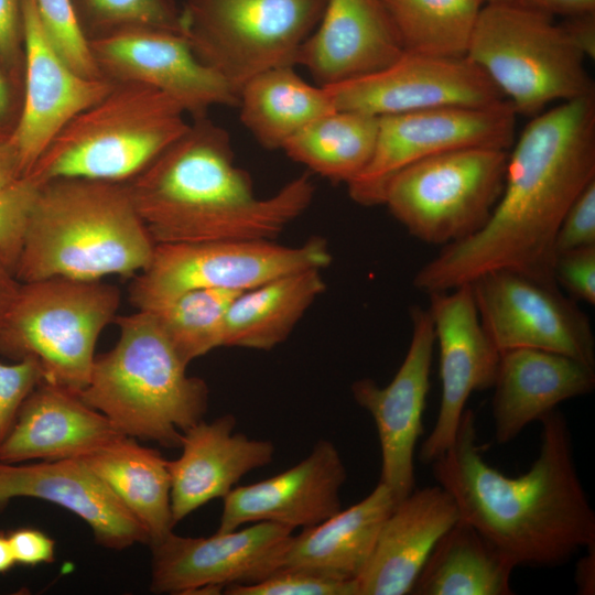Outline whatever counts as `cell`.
Instances as JSON below:
<instances>
[{"mask_svg": "<svg viewBox=\"0 0 595 595\" xmlns=\"http://www.w3.org/2000/svg\"><path fill=\"white\" fill-rule=\"evenodd\" d=\"M466 56L516 113L534 117L555 101L595 95L585 56L553 17L518 1L484 4Z\"/></svg>", "mask_w": 595, "mask_h": 595, "instance_id": "cell-7", "label": "cell"}, {"mask_svg": "<svg viewBox=\"0 0 595 595\" xmlns=\"http://www.w3.org/2000/svg\"><path fill=\"white\" fill-rule=\"evenodd\" d=\"M396 504L390 488L379 482L357 504L293 536L282 567H303L336 578L356 581Z\"/></svg>", "mask_w": 595, "mask_h": 595, "instance_id": "cell-27", "label": "cell"}, {"mask_svg": "<svg viewBox=\"0 0 595 595\" xmlns=\"http://www.w3.org/2000/svg\"><path fill=\"white\" fill-rule=\"evenodd\" d=\"M154 248L125 182L56 178L41 186L14 272L22 283L130 277Z\"/></svg>", "mask_w": 595, "mask_h": 595, "instance_id": "cell-4", "label": "cell"}, {"mask_svg": "<svg viewBox=\"0 0 595 595\" xmlns=\"http://www.w3.org/2000/svg\"><path fill=\"white\" fill-rule=\"evenodd\" d=\"M80 458L145 528L149 545L173 531L169 459L159 451L122 435Z\"/></svg>", "mask_w": 595, "mask_h": 595, "instance_id": "cell-29", "label": "cell"}, {"mask_svg": "<svg viewBox=\"0 0 595 595\" xmlns=\"http://www.w3.org/2000/svg\"><path fill=\"white\" fill-rule=\"evenodd\" d=\"M122 435L78 393L43 380L24 400L0 444V462L80 458Z\"/></svg>", "mask_w": 595, "mask_h": 595, "instance_id": "cell-26", "label": "cell"}, {"mask_svg": "<svg viewBox=\"0 0 595 595\" xmlns=\"http://www.w3.org/2000/svg\"><path fill=\"white\" fill-rule=\"evenodd\" d=\"M240 293L224 289L191 290L147 311L188 366L194 359L223 347L226 314Z\"/></svg>", "mask_w": 595, "mask_h": 595, "instance_id": "cell-34", "label": "cell"}, {"mask_svg": "<svg viewBox=\"0 0 595 595\" xmlns=\"http://www.w3.org/2000/svg\"><path fill=\"white\" fill-rule=\"evenodd\" d=\"M9 105V94L6 82L0 74V117L6 112Z\"/></svg>", "mask_w": 595, "mask_h": 595, "instance_id": "cell-50", "label": "cell"}, {"mask_svg": "<svg viewBox=\"0 0 595 595\" xmlns=\"http://www.w3.org/2000/svg\"><path fill=\"white\" fill-rule=\"evenodd\" d=\"M552 274L572 300L595 304V246L556 255Z\"/></svg>", "mask_w": 595, "mask_h": 595, "instance_id": "cell-40", "label": "cell"}, {"mask_svg": "<svg viewBox=\"0 0 595 595\" xmlns=\"http://www.w3.org/2000/svg\"><path fill=\"white\" fill-rule=\"evenodd\" d=\"M186 115L153 87L118 82L62 129L29 174L42 183L127 182L187 131Z\"/></svg>", "mask_w": 595, "mask_h": 595, "instance_id": "cell-6", "label": "cell"}, {"mask_svg": "<svg viewBox=\"0 0 595 595\" xmlns=\"http://www.w3.org/2000/svg\"><path fill=\"white\" fill-rule=\"evenodd\" d=\"M410 316L411 340L392 380L383 387L370 378L351 385L355 401L370 413L377 428L381 448L379 482L390 488L397 501L414 489V451L423 430L435 345L428 309L413 306Z\"/></svg>", "mask_w": 595, "mask_h": 595, "instance_id": "cell-17", "label": "cell"}, {"mask_svg": "<svg viewBox=\"0 0 595 595\" xmlns=\"http://www.w3.org/2000/svg\"><path fill=\"white\" fill-rule=\"evenodd\" d=\"M509 150L473 147L407 166L388 183L382 205L426 244L446 246L478 231L505 184Z\"/></svg>", "mask_w": 595, "mask_h": 595, "instance_id": "cell-10", "label": "cell"}, {"mask_svg": "<svg viewBox=\"0 0 595 595\" xmlns=\"http://www.w3.org/2000/svg\"><path fill=\"white\" fill-rule=\"evenodd\" d=\"M15 560L11 550L8 536L0 531V573L8 572L14 566Z\"/></svg>", "mask_w": 595, "mask_h": 595, "instance_id": "cell-49", "label": "cell"}, {"mask_svg": "<svg viewBox=\"0 0 595 595\" xmlns=\"http://www.w3.org/2000/svg\"><path fill=\"white\" fill-rule=\"evenodd\" d=\"M43 380V370L33 358L0 363V444L12 429L24 400Z\"/></svg>", "mask_w": 595, "mask_h": 595, "instance_id": "cell-39", "label": "cell"}, {"mask_svg": "<svg viewBox=\"0 0 595 595\" xmlns=\"http://www.w3.org/2000/svg\"><path fill=\"white\" fill-rule=\"evenodd\" d=\"M43 184L33 175L26 174L0 191V255L13 271Z\"/></svg>", "mask_w": 595, "mask_h": 595, "instance_id": "cell-38", "label": "cell"}, {"mask_svg": "<svg viewBox=\"0 0 595 595\" xmlns=\"http://www.w3.org/2000/svg\"><path fill=\"white\" fill-rule=\"evenodd\" d=\"M322 269H305L237 295L228 307L223 346L270 350L283 343L325 291Z\"/></svg>", "mask_w": 595, "mask_h": 595, "instance_id": "cell-28", "label": "cell"}, {"mask_svg": "<svg viewBox=\"0 0 595 595\" xmlns=\"http://www.w3.org/2000/svg\"><path fill=\"white\" fill-rule=\"evenodd\" d=\"M516 111L508 100L486 107H440L378 117L374 153L347 184L363 206L382 205L390 180L407 166L463 148L510 150Z\"/></svg>", "mask_w": 595, "mask_h": 595, "instance_id": "cell-12", "label": "cell"}, {"mask_svg": "<svg viewBox=\"0 0 595 595\" xmlns=\"http://www.w3.org/2000/svg\"><path fill=\"white\" fill-rule=\"evenodd\" d=\"M238 107L242 125L269 150L282 149L312 121L335 110L325 88L303 80L292 65L249 79L239 91Z\"/></svg>", "mask_w": 595, "mask_h": 595, "instance_id": "cell-31", "label": "cell"}, {"mask_svg": "<svg viewBox=\"0 0 595 595\" xmlns=\"http://www.w3.org/2000/svg\"><path fill=\"white\" fill-rule=\"evenodd\" d=\"M326 0H186L182 34L237 95L268 69L295 66Z\"/></svg>", "mask_w": 595, "mask_h": 595, "instance_id": "cell-9", "label": "cell"}, {"mask_svg": "<svg viewBox=\"0 0 595 595\" xmlns=\"http://www.w3.org/2000/svg\"><path fill=\"white\" fill-rule=\"evenodd\" d=\"M125 183L155 245L273 240L315 193L310 175L302 174L258 197L249 174L235 164L228 132L206 116Z\"/></svg>", "mask_w": 595, "mask_h": 595, "instance_id": "cell-3", "label": "cell"}, {"mask_svg": "<svg viewBox=\"0 0 595 595\" xmlns=\"http://www.w3.org/2000/svg\"><path fill=\"white\" fill-rule=\"evenodd\" d=\"M484 4L489 3H505V2H512L515 0H482Z\"/></svg>", "mask_w": 595, "mask_h": 595, "instance_id": "cell-51", "label": "cell"}, {"mask_svg": "<svg viewBox=\"0 0 595 595\" xmlns=\"http://www.w3.org/2000/svg\"><path fill=\"white\" fill-rule=\"evenodd\" d=\"M561 26L585 57H595V13L566 18Z\"/></svg>", "mask_w": 595, "mask_h": 595, "instance_id": "cell-44", "label": "cell"}, {"mask_svg": "<svg viewBox=\"0 0 595 595\" xmlns=\"http://www.w3.org/2000/svg\"><path fill=\"white\" fill-rule=\"evenodd\" d=\"M587 554L580 559L575 571L578 594L589 595L595 591V544L589 545Z\"/></svg>", "mask_w": 595, "mask_h": 595, "instance_id": "cell-47", "label": "cell"}, {"mask_svg": "<svg viewBox=\"0 0 595 595\" xmlns=\"http://www.w3.org/2000/svg\"><path fill=\"white\" fill-rule=\"evenodd\" d=\"M403 51L466 56L482 0H381Z\"/></svg>", "mask_w": 595, "mask_h": 595, "instance_id": "cell-33", "label": "cell"}, {"mask_svg": "<svg viewBox=\"0 0 595 595\" xmlns=\"http://www.w3.org/2000/svg\"><path fill=\"white\" fill-rule=\"evenodd\" d=\"M8 538L17 564L33 566L55 559L54 540L39 529L18 528Z\"/></svg>", "mask_w": 595, "mask_h": 595, "instance_id": "cell-42", "label": "cell"}, {"mask_svg": "<svg viewBox=\"0 0 595 595\" xmlns=\"http://www.w3.org/2000/svg\"><path fill=\"white\" fill-rule=\"evenodd\" d=\"M323 87L335 109L375 117L440 107H486L506 100L467 56L408 51L377 72Z\"/></svg>", "mask_w": 595, "mask_h": 595, "instance_id": "cell-14", "label": "cell"}, {"mask_svg": "<svg viewBox=\"0 0 595 595\" xmlns=\"http://www.w3.org/2000/svg\"><path fill=\"white\" fill-rule=\"evenodd\" d=\"M82 24L104 32L123 26H149L182 34V15L173 0H73Z\"/></svg>", "mask_w": 595, "mask_h": 595, "instance_id": "cell-35", "label": "cell"}, {"mask_svg": "<svg viewBox=\"0 0 595 595\" xmlns=\"http://www.w3.org/2000/svg\"><path fill=\"white\" fill-rule=\"evenodd\" d=\"M458 519L453 497L440 485L397 501L356 580L357 595L411 594L434 545Z\"/></svg>", "mask_w": 595, "mask_h": 595, "instance_id": "cell-24", "label": "cell"}, {"mask_svg": "<svg viewBox=\"0 0 595 595\" xmlns=\"http://www.w3.org/2000/svg\"><path fill=\"white\" fill-rule=\"evenodd\" d=\"M17 497L39 498L75 513L101 547L121 550L150 543L145 528L82 458L0 462V508Z\"/></svg>", "mask_w": 595, "mask_h": 595, "instance_id": "cell-21", "label": "cell"}, {"mask_svg": "<svg viewBox=\"0 0 595 595\" xmlns=\"http://www.w3.org/2000/svg\"><path fill=\"white\" fill-rule=\"evenodd\" d=\"M116 345L95 357L89 381L78 393L123 434L180 448L183 432L203 420L208 407L206 382L186 374L148 311L115 318Z\"/></svg>", "mask_w": 595, "mask_h": 595, "instance_id": "cell-5", "label": "cell"}, {"mask_svg": "<svg viewBox=\"0 0 595 595\" xmlns=\"http://www.w3.org/2000/svg\"><path fill=\"white\" fill-rule=\"evenodd\" d=\"M469 284L480 323L499 353L541 349L595 367L591 322L554 280L498 269Z\"/></svg>", "mask_w": 595, "mask_h": 595, "instance_id": "cell-13", "label": "cell"}, {"mask_svg": "<svg viewBox=\"0 0 595 595\" xmlns=\"http://www.w3.org/2000/svg\"><path fill=\"white\" fill-rule=\"evenodd\" d=\"M25 47V96L18 127L9 140L22 175L77 115L101 100L113 87L107 77L87 78L62 58L42 25L35 0H22Z\"/></svg>", "mask_w": 595, "mask_h": 595, "instance_id": "cell-19", "label": "cell"}, {"mask_svg": "<svg viewBox=\"0 0 595 595\" xmlns=\"http://www.w3.org/2000/svg\"><path fill=\"white\" fill-rule=\"evenodd\" d=\"M332 261L326 241L313 237L300 246L268 239H231L155 245L152 260L130 285V301L142 311L197 289L244 292Z\"/></svg>", "mask_w": 595, "mask_h": 595, "instance_id": "cell-11", "label": "cell"}, {"mask_svg": "<svg viewBox=\"0 0 595 595\" xmlns=\"http://www.w3.org/2000/svg\"><path fill=\"white\" fill-rule=\"evenodd\" d=\"M347 478L336 446L320 440L291 468L258 483L234 487L224 498L218 532L250 522L309 528L342 509L339 493Z\"/></svg>", "mask_w": 595, "mask_h": 595, "instance_id": "cell-20", "label": "cell"}, {"mask_svg": "<svg viewBox=\"0 0 595 595\" xmlns=\"http://www.w3.org/2000/svg\"><path fill=\"white\" fill-rule=\"evenodd\" d=\"M293 529L260 521L209 537L173 531L152 543L153 593H217L232 584H251L282 567Z\"/></svg>", "mask_w": 595, "mask_h": 595, "instance_id": "cell-15", "label": "cell"}, {"mask_svg": "<svg viewBox=\"0 0 595 595\" xmlns=\"http://www.w3.org/2000/svg\"><path fill=\"white\" fill-rule=\"evenodd\" d=\"M595 246V181L589 183L565 213L554 241L555 256Z\"/></svg>", "mask_w": 595, "mask_h": 595, "instance_id": "cell-41", "label": "cell"}, {"mask_svg": "<svg viewBox=\"0 0 595 595\" xmlns=\"http://www.w3.org/2000/svg\"><path fill=\"white\" fill-rule=\"evenodd\" d=\"M35 3L47 37L66 64L84 77L104 78L73 0H35Z\"/></svg>", "mask_w": 595, "mask_h": 595, "instance_id": "cell-36", "label": "cell"}, {"mask_svg": "<svg viewBox=\"0 0 595 595\" xmlns=\"http://www.w3.org/2000/svg\"><path fill=\"white\" fill-rule=\"evenodd\" d=\"M224 589L228 595H357V583L309 569L280 567L256 583Z\"/></svg>", "mask_w": 595, "mask_h": 595, "instance_id": "cell-37", "label": "cell"}, {"mask_svg": "<svg viewBox=\"0 0 595 595\" xmlns=\"http://www.w3.org/2000/svg\"><path fill=\"white\" fill-rule=\"evenodd\" d=\"M594 387L595 367L566 355L533 348L501 351L491 387L497 443L512 441L531 422Z\"/></svg>", "mask_w": 595, "mask_h": 595, "instance_id": "cell-25", "label": "cell"}, {"mask_svg": "<svg viewBox=\"0 0 595 595\" xmlns=\"http://www.w3.org/2000/svg\"><path fill=\"white\" fill-rule=\"evenodd\" d=\"M551 17L572 18L595 13V0H516Z\"/></svg>", "mask_w": 595, "mask_h": 595, "instance_id": "cell-45", "label": "cell"}, {"mask_svg": "<svg viewBox=\"0 0 595 595\" xmlns=\"http://www.w3.org/2000/svg\"><path fill=\"white\" fill-rule=\"evenodd\" d=\"M120 302V290L101 280L21 282L0 324V354L33 358L45 381L79 393L89 381L97 339L115 322Z\"/></svg>", "mask_w": 595, "mask_h": 595, "instance_id": "cell-8", "label": "cell"}, {"mask_svg": "<svg viewBox=\"0 0 595 595\" xmlns=\"http://www.w3.org/2000/svg\"><path fill=\"white\" fill-rule=\"evenodd\" d=\"M22 175L18 155L11 143H0V191L10 186Z\"/></svg>", "mask_w": 595, "mask_h": 595, "instance_id": "cell-48", "label": "cell"}, {"mask_svg": "<svg viewBox=\"0 0 595 595\" xmlns=\"http://www.w3.org/2000/svg\"><path fill=\"white\" fill-rule=\"evenodd\" d=\"M402 53L381 0H326L295 65L304 66L318 86H327L377 72Z\"/></svg>", "mask_w": 595, "mask_h": 595, "instance_id": "cell-22", "label": "cell"}, {"mask_svg": "<svg viewBox=\"0 0 595 595\" xmlns=\"http://www.w3.org/2000/svg\"><path fill=\"white\" fill-rule=\"evenodd\" d=\"M429 298L440 351L441 401L434 428L419 454L425 464L453 445L468 398L493 387L500 357L480 323L470 284Z\"/></svg>", "mask_w": 595, "mask_h": 595, "instance_id": "cell-18", "label": "cell"}, {"mask_svg": "<svg viewBox=\"0 0 595 595\" xmlns=\"http://www.w3.org/2000/svg\"><path fill=\"white\" fill-rule=\"evenodd\" d=\"M236 424L232 414H224L183 432L181 455L167 461L174 526L210 500L224 498L249 472L272 462L273 443L235 433Z\"/></svg>", "mask_w": 595, "mask_h": 595, "instance_id": "cell-23", "label": "cell"}, {"mask_svg": "<svg viewBox=\"0 0 595 595\" xmlns=\"http://www.w3.org/2000/svg\"><path fill=\"white\" fill-rule=\"evenodd\" d=\"M508 153L501 196L475 234L443 246L413 278L428 295L512 269L554 280V241L577 196L595 181V95L540 112Z\"/></svg>", "mask_w": 595, "mask_h": 595, "instance_id": "cell-1", "label": "cell"}, {"mask_svg": "<svg viewBox=\"0 0 595 595\" xmlns=\"http://www.w3.org/2000/svg\"><path fill=\"white\" fill-rule=\"evenodd\" d=\"M88 40L102 74L153 87L195 119L215 106H238V95L195 56L181 33L123 26Z\"/></svg>", "mask_w": 595, "mask_h": 595, "instance_id": "cell-16", "label": "cell"}, {"mask_svg": "<svg viewBox=\"0 0 595 595\" xmlns=\"http://www.w3.org/2000/svg\"><path fill=\"white\" fill-rule=\"evenodd\" d=\"M21 282L0 255V324L13 304Z\"/></svg>", "mask_w": 595, "mask_h": 595, "instance_id": "cell-46", "label": "cell"}, {"mask_svg": "<svg viewBox=\"0 0 595 595\" xmlns=\"http://www.w3.org/2000/svg\"><path fill=\"white\" fill-rule=\"evenodd\" d=\"M22 36V0H0V55L15 54Z\"/></svg>", "mask_w": 595, "mask_h": 595, "instance_id": "cell-43", "label": "cell"}, {"mask_svg": "<svg viewBox=\"0 0 595 595\" xmlns=\"http://www.w3.org/2000/svg\"><path fill=\"white\" fill-rule=\"evenodd\" d=\"M540 422V453L530 469L516 477L485 462L469 409L463 412L453 445L431 463L459 518L515 567L556 566L595 544V512L577 475L565 416L554 410Z\"/></svg>", "mask_w": 595, "mask_h": 595, "instance_id": "cell-2", "label": "cell"}, {"mask_svg": "<svg viewBox=\"0 0 595 595\" xmlns=\"http://www.w3.org/2000/svg\"><path fill=\"white\" fill-rule=\"evenodd\" d=\"M513 569L496 547L459 518L434 545L411 594L510 595Z\"/></svg>", "mask_w": 595, "mask_h": 595, "instance_id": "cell-30", "label": "cell"}, {"mask_svg": "<svg viewBox=\"0 0 595 595\" xmlns=\"http://www.w3.org/2000/svg\"><path fill=\"white\" fill-rule=\"evenodd\" d=\"M377 133L378 117L335 109L294 134L282 150L314 173L347 185L370 161Z\"/></svg>", "mask_w": 595, "mask_h": 595, "instance_id": "cell-32", "label": "cell"}]
</instances>
